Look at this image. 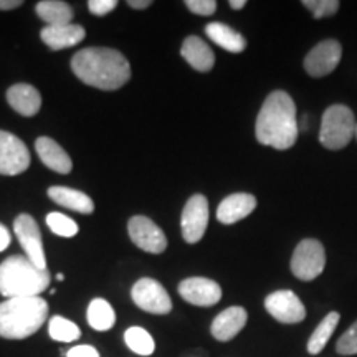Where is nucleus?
I'll return each instance as SVG.
<instances>
[{"instance_id": "6e6552de", "label": "nucleus", "mask_w": 357, "mask_h": 357, "mask_svg": "<svg viewBox=\"0 0 357 357\" xmlns=\"http://www.w3.org/2000/svg\"><path fill=\"white\" fill-rule=\"evenodd\" d=\"M13 231L24 248L26 258L42 270H47V260H45L42 231L38 223L29 213H22L13 222Z\"/></svg>"}, {"instance_id": "9b49d317", "label": "nucleus", "mask_w": 357, "mask_h": 357, "mask_svg": "<svg viewBox=\"0 0 357 357\" xmlns=\"http://www.w3.org/2000/svg\"><path fill=\"white\" fill-rule=\"evenodd\" d=\"M30 166V153L26 146L12 132L0 131V174L19 176Z\"/></svg>"}, {"instance_id": "f257e3e1", "label": "nucleus", "mask_w": 357, "mask_h": 357, "mask_svg": "<svg viewBox=\"0 0 357 357\" xmlns=\"http://www.w3.org/2000/svg\"><path fill=\"white\" fill-rule=\"evenodd\" d=\"M71 70L83 83L105 91L119 89L131 78V65L126 56L105 47L79 50L71 58Z\"/></svg>"}, {"instance_id": "7c9ffc66", "label": "nucleus", "mask_w": 357, "mask_h": 357, "mask_svg": "<svg viewBox=\"0 0 357 357\" xmlns=\"http://www.w3.org/2000/svg\"><path fill=\"white\" fill-rule=\"evenodd\" d=\"M185 6L189 7L190 12L197 13V15H213L217 10V2L215 0H187Z\"/></svg>"}, {"instance_id": "bb28decb", "label": "nucleus", "mask_w": 357, "mask_h": 357, "mask_svg": "<svg viewBox=\"0 0 357 357\" xmlns=\"http://www.w3.org/2000/svg\"><path fill=\"white\" fill-rule=\"evenodd\" d=\"M48 334L53 341H60V342H73L79 339L82 336V331L73 321L61 318V316H53L48 323Z\"/></svg>"}, {"instance_id": "2f4dec72", "label": "nucleus", "mask_w": 357, "mask_h": 357, "mask_svg": "<svg viewBox=\"0 0 357 357\" xmlns=\"http://www.w3.org/2000/svg\"><path fill=\"white\" fill-rule=\"evenodd\" d=\"M116 7H118V2H116V0H89L88 2L89 12L100 17L113 12Z\"/></svg>"}, {"instance_id": "412c9836", "label": "nucleus", "mask_w": 357, "mask_h": 357, "mask_svg": "<svg viewBox=\"0 0 357 357\" xmlns=\"http://www.w3.org/2000/svg\"><path fill=\"white\" fill-rule=\"evenodd\" d=\"M48 197H50L53 202H56L61 207L70 208V211H75L78 213H91L95 211V204L89 195L84 194V192L70 189V187H50L48 189Z\"/></svg>"}, {"instance_id": "393cba45", "label": "nucleus", "mask_w": 357, "mask_h": 357, "mask_svg": "<svg viewBox=\"0 0 357 357\" xmlns=\"http://www.w3.org/2000/svg\"><path fill=\"white\" fill-rule=\"evenodd\" d=\"M86 319L88 324L96 331H108L116 323V312L108 301L95 298L88 306Z\"/></svg>"}, {"instance_id": "f3484780", "label": "nucleus", "mask_w": 357, "mask_h": 357, "mask_svg": "<svg viewBox=\"0 0 357 357\" xmlns=\"http://www.w3.org/2000/svg\"><path fill=\"white\" fill-rule=\"evenodd\" d=\"M84 29L82 25L68 24V25H56V26H43L40 37L43 43L50 47L52 50H61V48H70L75 45L82 43L84 40Z\"/></svg>"}, {"instance_id": "58836bf2", "label": "nucleus", "mask_w": 357, "mask_h": 357, "mask_svg": "<svg viewBox=\"0 0 357 357\" xmlns=\"http://www.w3.org/2000/svg\"><path fill=\"white\" fill-rule=\"evenodd\" d=\"M356 139H357V126H356Z\"/></svg>"}, {"instance_id": "c9c22d12", "label": "nucleus", "mask_w": 357, "mask_h": 357, "mask_svg": "<svg viewBox=\"0 0 357 357\" xmlns=\"http://www.w3.org/2000/svg\"><path fill=\"white\" fill-rule=\"evenodd\" d=\"M151 0H129L128 6L132 7V8H147L151 6Z\"/></svg>"}, {"instance_id": "4468645a", "label": "nucleus", "mask_w": 357, "mask_h": 357, "mask_svg": "<svg viewBox=\"0 0 357 357\" xmlns=\"http://www.w3.org/2000/svg\"><path fill=\"white\" fill-rule=\"evenodd\" d=\"M178 294L190 305L208 307L222 300V288L217 281L194 276V278H187L178 284Z\"/></svg>"}, {"instance_id": "c85d7f7f", "label": "nucleus", "mask_w": 357, "mask_h": 357, "mask_svg": "<svg viewBox=\"0 0 357 357\" xmlns=\"http://www.w3.org/2000/svg\"><path fill=\"white\" fill-rule=\"evenodd\" d=\"M303 6L312 13L314 19H324V17L336 15L341 3L337 0H305Z\"/></svg>"}, {"instance_id": "0eeeda50", "label": "nucleus", "mask_w": 357, "mask_h": 357, "mask_svg": "<svg viewBox=\"0 0 357 357\" xmlns=\"http://www.w3.org/2000/svg\"><path fill=\"white\" fill-rule=\"evenodd\" d=\"M131 296L137 307H141L142 311L153 312V314H167L172 310L169 293L159 281L153 278H141L136 281L131 289Z\"/></svg>"}, {"instance_id": "473e14b6", "label": "nucleus", "mask_w": 357, "mask_h": 357, "mask_svg": "<svg viewBox=\"0 0 357 357\" xmlns=\"http://www.w3.org/2000/svg\"><path fill=\"white\" fill-rule=\"evenodd\" d=\"M66 357H100V352H98L93 346L83 344V346H75L66 352Z\"/></svg>"}, {"instance_id": "7ed1b4c3", "label": "nucleus", "mask_w": 357, "mask_h": 357, "mask_svg": "<svg viewBox=\"0 0 357 357\" xmlns=\"http://www.w3.org/2000/svg\"><path fill=\"white\" fill-rule=\"evenodd\" d=\"M48 318V303L40 296L8 298L0 303V337L26 339Z\"/></svg>"}, {"instance_id": "f8f14e48", "label": "nucleus", "mask_w": 357, "mask_h": 357, "mask_svg": "<svg viewBox=\"0 0 357 357\" xmlns=\"http://www.w3.org/2000/svg\"><path fill=\"white\" fill-rule=\"evenodd\" d=\"M342 58V47L337 40H324L316 45L305 58V70L314 78L326 77L337 68Z\"/></svg>"}, {"instance_id": "2eb2a0df", "label": "nucleus", "mask_w": 357, "mask_h": 357, "mask_svg": "<svg viewBox=\"0 0 357 357\" xmlns=\"http://www.w3.org/2000/svg\"><path fill=\"white\" fill-rule=\"evenodd\" d=\"M248 321V312L242 306H231L223 310L217 318L212 321L211 333L220 342L231 341L236 334L245 328Z\"/></svg>"}, {"instance_id": "e433bc0d", "label": "nucleus", "mask_w": 357, "mask_h": 357, "mask_svg": "<svg viewBox=\"0 0 357 357\" xmlns=\"http://www.w3.org/2000/svg\"><path fill=\"white\" fill-rule=\"evenodd\" d=\"M245 6H247L245 0H230V7L235 8V10H240V8H243Z\"/></svg>"}, {"instance_id": "6ab92c4d", "label": "nucleus", "mask_w": 357, "mask_h": 357, "mask_svg": "<svg viewBox=\"0 0 357 357\" xmlns=\"http://www.w3.org/2000/svg\"><path fill=\"white\" fill-rule=\"evenodd\" d=\"M35 149H37L40 160L52 171L58 174H70L71 169H73V162H71L70 155L52 137H38L37 142H35Z\"/></svg>"}, {"instance_id": "4c0bfd02", "label": "nucleus", "mask_w": 357, "mask_h": 357, "mask_svg": "<svg viewBox=\"0 0 357 357\" xmlns=\"http://www.w3.org/2000/svg\"><path fill=\"white\" fill-rule=\"evenodd\" d=\"M56 280H58V281H63V280H65V275H63V273H58V275H56Z\"/></svg>"}, {"instance_id": "39448f33", "label": "nucleus", "mask_w": 357, "mask_h": 357, "mask_svg": "<svg viewBox=\"0 0 357 357\" xmlns=\"http://www.w3.org/2000/svg\"><path fill=\"white\" fill-rule=\"evenodd\" d=\"M354 113L346 105H333L324 111L321 119L319 141L326 149L339 151L356 136Z\"/></svg>"}, {"instance_id": "cd10ccee", "label": "nucleus", "mask_w": 357, "mask_h": 357, "mask_svg": "<svg viewBox=\"0 0 357 357\" xmlns=\"http://www.w3.org/2000/svg\"><path fill=\"white\" fill-rule=\"evenodd\" d=\"M47 225L50 227L53 234L66 236V238H71L78 234V223L73 220V218L63 215V213L52 212L47 215Z\"/></svg>"}, {"instance_id": "a878e982", "label": "nucleus", "mask_w": 357, "mask_h": 357, "mask_svg": "<svg viewBox=\"0 0 357 357\" xmlns=\"http://www.w3.org/2000/svg\"><path fill=\"white\" fill-rule=\"evenodd\" d=\"M124 341H126V346L129 349L139 356H151L155 349V342L153 336H151L144 328H139V326L129 328L128 331L124 333Z\"/></svg>"}, {"instance_id": "4be33fe9", "label": "nucleus", "mask_w": 357, "mask_h": 357, "mask_svg": "<svg viewBox=\"0 0 357 357\" xmlns=\"http://www.w3.org/2000/svg\"><path fill=\"white\" fill-rule=\"evenodd\" d=\"M205 32H207L208 38L213 43H217L218 47H222L223 50L231 52V53H240L247 48V40L243 38V35H240L236 30L231 26L220 24V22H212L205 26Z\"/></svg>"}, {"instance_id": "20e7f679", "label": "nucleus", "mask_w": 357, "mask_h": 357, "mask_svg": "<svg viewBox=\"0 0 357 357\" xmlns=\"http://www.w3.org/2000/svg\"><path fill=\"white\" fill-rule=\"evenodd\" d=\"M50 287V273L26 257L13 255L0 265V294L7 298L40 296Z\"/></svg>"}, {"instance_id": "72a5a7b5", "label": "nucleus", "mask_w": 357, "mask_h": 357, "mask_svg": "<svg viewBox=\"0 0 357 357\" xmlns=\"http://www.w3.org/2000/svg\"><path fill=\"white\" fill-rule=\"evenodd\" d=\"M10 242H12L10 231L7 230L6 225H2V223H0V252L7 250L8 245H10Z\"/></svg>"}, {"instance_id": "dca6fc26", "label": "nucleus", "mask_w": 357, "mask_h": 357, "mask_svg": "<svg viewBox=\"0 0 357 357\" xmlns=\"http://www.w3.org/2000/svg\"><path fill=\"white\" fill-rule=\"evenodd\" d=\"M255 195L238 192V194H231L222 200L217 208V218L218 222L225 223V225H231V223H236L248 217L250 213L255 211Z\"/></svg>"}, {"instance_id": "b1692460", "label": "nucleus", "mask_w": 357, "mask_h": 357, "mask_svg": "<svg viewBox=\"0 0 357 357\" xmlns=\"http://www.w3.org/2000/svg\"><path fill=\"white\" fill-rule=\"evenodd\" d=\"M339 321H341V314L337 311H331L324 316L323 321L316 326V329L312 331L310 341H307V352L312 356H318L321 351L324 349L326 344L329 342V339L336 331Z\"/></svg>"}, {"instance_id": "423d86ee", "label": "nucleus", "mask_w": 357, "mask_h": 357, "mask_svg": "<svg viewBox=\"0 0 357 357\" xmlns=\"http://www.w3.org/2000/svg\"><path fill=\"white\" fill-rule=\"evenodd\" d=\"M326 252L323 243L314 238L301 240L291 258V271L298 280L312 281L324 271Z\"/></svg>"}, {"instance_id": "ddd939ff", "label": "nucleus", "mask_w": 357, "mask_h": 357, "mask_svg": "<svg viewBox=\"0 0 357 357\" xmlns=\"http://www.w3.org/2000/svg\"><path fill=\"white\" fill-rule=\"evenodd\" d=\"M128 231L132 243L147 253H162L167 248V238L151 218L136 215L128 223Z\"/></svg>"}, {"instance_id": "5701e85b", "label": "nucleus", "mask_w": 357, "mask_h": 357, "mask_svg": "<svg viewBox=\"0 0 357 357\" xmlns=\"http://www.w3.org/2000/svg\"><path fill=\"white\" fill-rule=\"evenodd\" d=\"M35 12L48 26L68 25L73 20V10L70 3L61 2V0H43L35 7Z\"/></svg>"}, {"instance_id": "aec40b11", "label": "nucleus", "mask_w": 357, "mask_h": 357, "mask_svg": "<svg viewBox=\"0 0 357 357\" xmlns=\"http://www.w3.org/2000/svg\"><path fill=\"white\" fill-rule=\"evenodd\" d=\"M181 55L185 58V61L192 68L200 71V73L211 71L213 68V63H215V55H213L212 48L202 38L195 37V35H190V37L184 40Z\"/></svg>"}, {"instance_id": "c756f323", "label": "nucleus", "mask_w": 357, "mask_h": 357, "mask_svg": "<svg viewBox=\"0 0 357 357\" xmlns=\"http://www.w3.org/2000/svg\"><path fill=\"white\" fill-rule=\"evenodd\" d=\"M336 352L341 356H356L357 354V321L349 326L346 333L337 339Z\"/></svg>"}, {"instance_id": "f03ea898", "label": "nucleus", "mask_w": 357, "mask_h": 357, "mask_svg": "<svg viewBox=\"0 0 357 357\" xmlns=\"http://www.w3.org/2000/svg\"><path fill=\"white\" fill-rule=\"evenodd\" d=\"M257 139L263 146L287 151L294 146L300 134L296 105L287 91H273L263 102L255 126Z\"/></svg>"}, {"instance_id": "f704fd0d", "label": "nucleus", "mask_w": 357, "mask_h": 357, "mask_svg": "<svg viewBox=\"0 0 357 357\" xmlns=\"http://www.w3.org/2000/svg\"><path fill=\"white\" fill-rule=\"evenodd\" d=\"M22 0H0V10H13L22 6Z\"/></svg>"}, {"instance_id": "1a4fd4ad", "label": "nucleus", "mask_w": 357, "mask_h": 357, "mask_svg": "<svg viewBox=\"0 0 357 357\" xmlns=\"http://www.w3.org/2000/svg\"><path fill=\"white\" fill-rule=\"evenodd\" d=\"M265 310L281 324H298L306 318V307L291 289H278L268 294Z\"/></svg>"}, {"instance_id": "9d476101", "label": "nucleus", "mask_w": 357, "mask_h": 357, "mask_svg": "<svg viewBox=\"0 0 357 357\" xmlns=\"http://www.w3.org/2000/svg\"><path fill=\"white\" fill-rule=\"evenodd\" d=\"M208 225V202L204 195L195 194L187 200L182 212V236L187 243L194 245L202 240Z\"/></svg>"}, {"instance_id": "a211bd4d", "label": "nucleus", "mask_w": 357, "mask_h": 357, "mask_svg": "<svg viewBox=\"0 0 357 357\" xmlns=\"http://www.w3.org/2000/svg\"><path fill=\"white\" fill-rule=\"evenodd\" d=\"M7 101L22 116H35L42 108V96L38 89L26 83H17L8 88Z\"/></svg>"}]
</instances>
